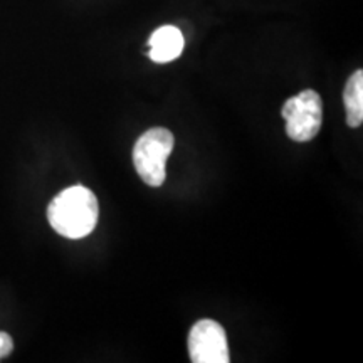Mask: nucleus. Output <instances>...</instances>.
<instances>
[{
  "label": "nucleus",
  "mask_w": 363,
  "mask_h": 363,
  "mask_svg": "<svg viewBox=\"0 0 363 363\" xmlns=\"http://www.w3.org/2000/svg\"><path fill=\"white\" fill-rule=\"evenodd\" d=\"M96 195L83 185L62 190L48 207V220L57 234L67 239H83L98 224Z\"/></svg>",
  "instance_id": "1"
},
{
  "label": "nucleus",
  "mask_w": 363,
  "mask_h": 363,
  "mask_svg": "<svg viewBox=\"0 0 363 363\" xmlns=\"http://www.w3.org/2000/svg\"><path fill=\"white\" fill-rule=\"evenodd\" d=\"M174 135L162 126L150 128L136 140L133 165L136 174L150 187H160L165 182V163L174 150Z\"/></svg>",
  "instance_id": "2"
},
{
  "label": "nucleus",
  "mask_w": 363,
  "mask_h": 363,
  "mask_svg": "<svg viewBox=\"0 0 363 363\" xmlns=\"http://www.w3.org/2000/svg\"><path fill=\"white\" fill-rule=\"evenodd\" d=\"M281 116L286 120V135L293 142H310L323 123V103L315 89H305L284 103Z\"/></svg>",
  "instance_id": "3"
},
{
  "label": "nucleus",
  "mask_w": 363,
  "mask_h": 363,
  "mask_svg": "<svg viewBox=\"0 0 363 363\" xmlns=\"http://www.w3.org/2000/svg\"><path fill=\"white\" fill-rule=\"evenodd\" d=\"M189 353L194 363H229L225 330L214 320H201L189 335Z\"/></svg>",
  "instance_id": "4"
},
{
  "label": "nucleus",
  "mask_w": 363,
  "mask_h": 363,
  "mask_svg": "<svg viewBox=\"0 0 363 363\" xmlns=\"http://www.w3.org/2000/svg\"><path fill=\"white\" fill-rule=\"evenodd\" d=\"M148 45L150 59L158 65H165V62L175 61L184 52V34L174 26H163L152 34Z\"/></svg>",
  "instance_id": "5"
},
{
  "label": "nucleus",
  "mask_w": 363,
  "mask_h": 363,
  "mask_svg": "<svg viewBox=\"0 0 363 363\" xmlns=\"http://www.w3.org/2000/svg\"><path fill=\"white\" fill-rule=\"evenodd\" d=\"M345 110H347V125L358 128L363 121V71L358 69L350 76L345 86Z\"/></svg>",
  "instance_id": "6"
},
{
  "label": "nucleus",
  "mask_w": 363,
  "mask_h": 363,
  "mask_svg": "<svg viewBox=\"0 0 363 363\" xmlns=\"http://www.w3.org/2000/svg\"><path fill=\"white\" fill-rule=\"evenodd\" d=\"M13 350V340L6 331H0V358L11 355Z\"/></svg>",
  "instance_id": "7"
}]
</instances>
